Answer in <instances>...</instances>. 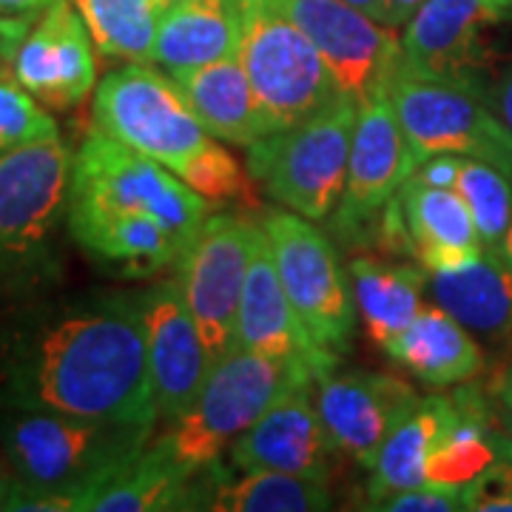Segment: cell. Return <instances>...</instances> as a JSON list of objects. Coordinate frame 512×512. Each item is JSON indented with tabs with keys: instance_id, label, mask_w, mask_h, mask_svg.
<instances>
[{
	"instance_id": "e575fe53",
	"label": "cell",
	"mask_w": 512,
	"mask_h": 512,
	"mask_svg": "<svg viewBox=\"0 0 512 512\" xmlns=\"http://www.w3.org/2000/svg\"><path fill=\"white\" fill-rule=\"evenodd\" d=\"M370 510L382 512H456L464 510L461 501V487H450V484H421L413 490L390 495L379 504H373Z\"/></svg>"
},
{
	"instance_id": "3957f363",
	"label": "cell",
	"mask_w": 512,
	"mask_h": 512,
	"mask_svg": "<svg viewBox=\"0 0 512 512\" xmlns=\"http://www.w3.org/2000/svg\"><path fill=\"white\" fill-rule=\"evenodd\" d=\"M72 157L60 137L0 154V296L55 274V237L69 222Z\"/></svg>"
},
{
	"instance_id": "2e32d148",
	"label": "cell",
	"mask_w": 512,
	"mask_h": 512,
	"mask_svg": "<svg viewBox=\"0 0 512 512\" xmlns=\"http://www.w3.org/2000/svg\"><path fill=\"white\" fill-rule=\"evenodd\" d=\"M316 387V407L336 453L365 470H373L387 436L419 404L413 384L376 370H333Z\"/></svg>"
},
{
	"instance_id": "ffe728a7",
	"label": "cell",
	"mask_w": 512,
	"mask_h": 512,
	"mask_svg": "<svg viewBox=\"0 0 512 512\" xmlns=\"http://www.w3.org/2000/svg\"><path fill=\"white\" fill-rule=\"evenodd\" d=\"M69 234L106 271L146 279L177 265L185 242L140 211H69Z\"/></svg>"
},
{
	"instance_id": "8d00e7d4",
	"label": "cell",
	"mask_w": 512,
	"mask_h": 512,
	"mask_svg": "<svg viewBox=\"0 0 512 512\" xmlns=\"http://www.w3.org/2000/svg\"><path fill=\"white\" fill-rule=\"evenodd\" d=\"M487 393H490V399L498 407V413L512 416V348L501 359V365L493 370V376L487 382Z\"/></svg>"
},
{
	"instance_id": "f546056e",
	"label": "cell",
	"mask_w": 512,
	"mask_h": 512,
	"mask_svg": "<svg viewBox=\"0 0 512 512\" xmlns=\"http://www.w3.org/2000/svg\"><path fill=\"white\" fill-rule=\"evenodd\" d=\"M83 15L97 52L109 60L154 63V43L163 20L157 0H72Z\"/></svg>"
},
{
	"instance_id": "1f68e13d",
	"label": "cell",
	"mask_w": 512,
	"mask_h": 512,
	"mask_svg": "<svg viewBox=\"0 0 512 512\" xmlns=\"http://www.w3.org/2000/svg\"><path fill=\"white\" fill-rule=\"evenodd\" d=\"M185 185H191L208 205H242L256 208L254 183L248 180L245 168L234 160L231 151H225L220 143L208 140L205 146L188 157L174 171Z\"/></svg>"
},
{
	"instance_id": "6da1fadb",
	"label": "cell",
	"mask_w": 512,
	"mask_h": 512,
	"mask_svg": "<svg viewBox=\"0 0 512 512\" xmlns=\"http://www.w3.org/2000/svg\"><path fill=\"white\" fill-rule=\"evenodd\" d=\"M0 402L154 427L140 293H89L23 316L0 342Z\"/></svg>"
},
{
	"instance_id": "f35d334b",
	"label": "cell",
	"mask_w": 512,
	"mask_h": 512,
	"mask_svg": "<svg viewBox=\"0 0 512 512\" xmlns=\"http://www.w3.org/2000/svg\"><path fill=\"white\" fill-rule=\"evenodd\" d=\"M427 0H384V26H407Z\"/></svg>"
},
{
	"instance_id": "4fadbf2b",
	"label": "cell",
	"mask_w": 512,
	"mask_h": 512,
	"mask_svg": "<svg viewBox=\"0 0 512 512\" xmlns=\"http://www.w3.org/2000/svg\"><path fill=\"white\" fill-rule=\"evenodd\" d=\"M296 26L325 57L339 89L359 106L390 89L402 63V37L393 26L345 0H279Z\"/></svg>"
},
{
	"instance_id": "ac0fdd59",
	"label": "cell",
	"mask_w": 512,
	"mask_h": 512,
	"mask_svg": "<svg viewBox=\"0 0 512 512\" xmlns=\"http://www.w3.org/2000/svg\"><path fill=\"white\" fill-rule=\"evenodd\" d=\"M140 302L157 413L160 419L174 421L197 399L211 370V356L188 311L180 279L157 282L154 288L140 293Z\"/></svg>"
},
{
	"instance_id": "f6af8a7d",
	"label": "cell",
	"mask_w": 512,
	"mask_h": 512,
	"mask_svg": "<svg viewBox=\"0 0 512 512\" xmlns=\"http://www.w3.org/2000/svg\"><path fill=\"white\" fill-rule=\"evenodd\" d=\"M493 3L501 12H512V0H493Z\"/></svg>"
},
{
	"instance_id": "30bf717a",
	"label": "cell",
	"mask_w": 512,
	"mask_h": 512,
	"mask_svg": "<svg viewBox=\"0 0 512 512\" xmlns=\"http://www.w3.org/2000/svg\"><path fill=\"white\" fill-rule=\"evenodd\" d=\"M387 94L419 163L433 154H461L493 163L512 180V131L487 94L404 72H396Z\"/></svg>"
},
{
	"instance_id": "7402d4cb",
	"label": "cell",
	"mask_w": 512,
	"mask_h": 512,
	"mask_svg": "<svg viewBox=\"0 0 512 512\" xmlns=\"http://www.w3.org/2000/svg\"><path fill=\"white\" fill-rule=\"evenodd\" d=\"M194 510L319 512L330 510L328 481L279 470H237L220 458L197 473Z\"/></svg>"
},
{
	"instance_id": "f1b7e54d",
	"label": "cell",
	"mask_w": 512,
	"mask_h": 512,
	"mask_svg": "<svg viewBox=\"0 0 512 512\" xmlns=\"http://www.w3.org/2000/svg\"><path fill=\"white\" fill-rule=\"evenodd\" d=\"M447 413V396H427L399 421V427L387 436L382 453L373 464V478L367 487V498L379 504L390 495L404 493L427 484V453L439 433Z\"/></svg>"
},
{
	"instance_id": "d4e9b609",
	"label": "cell",
	"mask_w": 512,
	"mask_h": 512,
	"mask_svg": "<svg viewBox=\"0 0 512 512\" xmlns=\"http://www.w3.org/2000/svg\"><path fill=\"white\" fill-rule=\"evenodd\" d=\"M239 26L242 0H180L163 12L154 63L177 74L237 57Z\"/></svg>"
},
{
	"instance_id": "44dd1931",
	"label": "cell",
	"mask_w": 512,
	"mask_h": 512,
	"mask_svg": "<svg viewBox=\"0 0 512 512\" xmlns=\"http://www.w3.org/2000/svg\"><path fill=\"white\" fill-rule=\"evenodd\" d=\"M416 256L427 274L458 271L484 254V242L467 202L453 188L410 177L399 191Z\"/></svg>"
},
{
	"instance_id": "74e56055",
	"label": "cell",
	"mask_w": 512,
	"mask_h": 512,
	"mask_svg": "<svg viewBox=\"0 0 512 512\" xmlns=\"http://www.w3.org/2000/svg\"><path fill=\"white\" fill-rule=\"evenodd\" d=\"M490 106H493L495 114H498L512 131V66L504 72V77L498 80V86L490 89Z\"/></svg>"
},
{
	"instance_id": "9c48e42d",
	"label": "cell",
	"mask_w": 512,
	"mask_h": 512,
	"mask_svg": "<svg viewBox=\"0 0 512 512\" xmlns=\"http://www.w3.org/2000/svg\"><path fill=\"white\" fill-rule=\"evenodd\" d=\"M265 237L274 251L276 271L291 296L293 308L319 348L336 356L348 353L356 333V296L339 251L313 220L293 211H268Z\"/></svg>"
},
{
	"instance_id": "e0dca14e",
	"label": "cell",
	"mask_w": 512,
	"mask_h": 512,
	"mask_svg": "<svg viewBox=\"0 0 512 512\" xmlns=\"http://www.w3.org/2000/svg\"><path fill=\"white\" fill-rule=\"evenodd\" d=\"M237 348L302 367L316 382H322L339 367V356L319 348L308 328L302 325L291 296L279 279L274 251L262 225L256 234L254 254L248 262L242 302H239Z\"/></svg>"
},
{
	"instance_id": "5b68a950",
	"label": "cell",
	"mask_w": 512,
	"mask_h": 512,
	"mask_svg": "<svg viewBox=\"0 0 512 512\" xmlns=\"http://www.w3.org/2000/svg\"><path fill=\"white\" fill-rule=\"evenodd\" d=\"M237 60L251 80L268 134L311 120L345 94L279 0H242Z\"/></svg>"
},
{
	"instance_id": "d6a6232c",
	"label": "cell",
	"mask_w": 512,
	"mask_h": 512,
	"mask_svg": "<svg viewBox=\"0 0 512 512\" xmlns=\"http://www.w3.org/2000/svg\"><path fill=\"white\" fill-rule=\"evenodd\" d=\"M46 137H57L55 117L12 74L0 77V154Z\"/></svg>"
},
{
	"instance_id": "484cf974",
	"label": "cell",
	"mask_w": 512,
	"mask_h": 512,
	"mask_svg": "<svg viewBox=\"0 0 512 512\" xmlns=\"http://www.w3.org/2000/svg\"><path fill=\"white\" fill-rule=\"evenodd\" d=\"M430 293L470 333L493 342L512 336V268L501 254L484 251L458 271L430 274Z\"/></svg>"
},
{
	"instance_id": "836d02e7",
	"label": "cell",
	"mask_w": 512,
	"mask_h": 512,
	"mask_svg": "<svg viewBox=\"0 0 512 512\" xmlns=\"http://www.w3.org/2000/svg\"><path fill=\"white\" fill-rule=\"evenodd\" d=\"M461 501L464 510L473 512L512 510V439L507 433H501V453L493 464L461 487Z\"/></svg>"
},
{
	"instance_id": "5bb4252c",
	"label": "cell",
	"mask_w": 512,
	"mask_h": 512,
	"mask_svg": "<svg viewBox=\"0 0 512 512\" xmlns=\"http://www.w3.org/2000/svg\"><path fill=\"white\" fill-rule=\"evenodd\" d=\"M504 15L493 0H427L404 26L399 72L490 97L484 86L487 32Z\"/></svg>"
},
{
	"instance_id": "d6986e66",
	"label": "cell",
	"mask_w": 512,
	"mask_h": 512,
	"mask_svg": "<svg viewBox=\"0 0 512 512\" xmlns=\"http://www.w3.org/2000/svg\"><path fill=\"white\" fill-rule=\"evenodd\" d=\"M333 456L336 447L313 402V384L282 396L231 444V467L237 470H279L319 481H330Z\"/></svg>"
},
{
	"instance_id": "9a60e30c",
	"label": "cell",
	"mask_w": 512,
	"mask_h": 512,
	"mask_svg": "<svg viewBox=\"0 0 512 512\" xmlns=\"http://www.w3.org/2000/svg\"><path fill=\"white\" fill-rule=\"evenodd\" d=\"M94 40L69 0L49 3L20 40L12 77L52 111L77 109L97 80Z\"/></svg>"
},
{
	"instance_id": "603a6c76",
	"label": "cell",
	"mask_w": 512,
	"mask_h": 512,
	"mask_svg": "<svg viewBox=\"0 0 512 512\" xmlns=\"http://www.w3.org/2000/svg\"><path fill=\"white\" fill-rule=\"evenodd\" d=\"M384 353L430 387L473 382L484 370V353L473 333L441 305H421Z\"/></svg>"
},
{
	"instance_id": "ee69618b",
	"label": "cell",
	"mask_w": 512,
	"mask_h": 512,
	"mask_svg": "<svg viewBox=\"0 0 512 512\" xmlns=\"http://www.w3.org/2000/svg\"><path fill=\"white\" fill-rule=\"evenodd\" d=\"M498 421H501V427H504V433L512 439V416H504V413H498Z\"/></svg>"
},
{
	"instance_id": "7a4b0ae2",
	"label": "cell",
	"mask_w": 512,
	"mask_h": 512,
	"mask_svg": "<svg viewBox=\"0 0 512 512\" xmlns=\"http://www.w3.org/2000/svg\"><path fill=\"white\" fill-rule=\"evenodd\" d=\"M151 430L0 402V453L23 484L12 510H89L111 476L151 441Z\"/></svg>"
},
{
	"instance_id": "4316f807",
	"label": "cell",
	"mask_w": 512,
	"mask_h": 512,
	"mask_svg": "<svg viewBox=\"0 0 512 512\" xmlns=\"http://www.w3.org/2000/svg\"><path fill=\"white\" fill-rule=\"evenodd\" d=\"M197 473H188L171 456L163 439L148 441L146 447L111 476V481L94 495L89 510L94 512H168L194 510Z\"/></svg>"
},
{
	"instance_id": "7bdbcfd3",
	"label": "cell",
	"mask_w": 512,
	"mask_h": 512,
	"mask_svg": "<svg viewBox=\"0 0 512 512\" xmlns=\"http://www.w3.org/2000/svg\"><path fill=\"white\" fill-rule=\"evenodd\" d=\"M498 254H501V259L512 268V225L510 231H507V237H504V242H501V251H498Z\"/></svg>"
},
{
	"instance_id": "60d3db41",
	"label": "cell",
	"mask_w": 512,
	"mask_h": 512,
	"mask_svg": "<svg viewBox=\"0 0 512 512\" xmlns=\"http://www.w3.org/2000/svg\"><path fill=\"white\" fill-rule=\"evenodd\" d=\"M55 0H0V18H37Z\"/></svg>"
},
{
	"instance_id": "b9f144b4",
	"label": "cell",
	"mask_w": 512,
	"mask_h": 512,
	"mask_svg": "<svg viewBox=\"0 0 512 512\" xmlns=\"http://www.w3.org/2000/svg\"><path fill=\"white\" fill-rule=\"evenodd\" d=\"M348 6L353 9H359V12H365L370 18H376L379 23H384V0H345Z\"/></svg>"
},
{
	"instance_id": "7c38bea8",
	"label": "cell",
	"mask_w": 512,
	"mask_h": 512,
	"mask_svg": "<svg viewBox=\"0 0 512 512\" xmlns=\"http://www.w3.org/2000/svg\"><path fill=\"white\" fill-rule=\"evenodd\" d=\"M419 157L396 117L390 94H376L359 106L350 143L348 180L339 208L333 211V231L342 239H367L382 208L416 174Z\"/></svg>"
},
{
	"instance_id": "ba28073f",
	"label": "cell",
	"mask_w": 512,
	"mask_h": 512,
	"mask_svg": "<svg viewBox=\"0 0 512 512\" xmlns=\"http://www.w3.org/2000/svg\"><path fill=\"white\" fill-rule=\"evenodd\" d=\"M94 120L109 137L177 171L211 137L174 77L148 63L109 72L94 92Z\"/></svg>"
},
{
	"instance_id": "277c9868",
	"label": "cell",
	"mask_w": 512,
	"mask_h": 512,
	"mask_svg": "<svg viewBox=\"0 0 512 512\" xmlns=\"http://www.w3.org/2000/svg\"><path fill=\"white\" fill-rule=\"evenodd\" d=\"M302 384H316L308 370L234 348L208 370L197 399L171 421L160 439L188 473H200L222 458L251 424L262 419L282 396Z\"/></svg>"
},
{
	"instance_id": "ab89813d",
	"label": "cell",
	"mask_w": 512,
	"mask_h": 512,
	"mask_svg": "<svg viewBox=\"0 0 512 512\" xmlns=\"http://www.w3.org/2000/svg\"><path fill=\"white\" fill-rule=\"evenodd\" d=\"M20 478L15 476V470L9 467V461L3 458L0 453V510H12V504H15V498L20 493Z\"/></svg>"
},
{
	"instance_id": "bcb514c9",
	"label": "cell",
	"mask_w": 512,
	"mask_h": 512,
	"mask_svg": "<svg viewBox=\"0 0 512 512\" xmlns=\"http://www.w3.org/2000/svg\"><path fill=\"white\" fill-rule=\"evenodd\" d=\"M157 3H160L163 9H168V6H174V3H180V0H157Z\"/></svg>"
},
{
	"instance_id": "4dcf8cb0",
	"label": "cell",
	"mask_w": 512,
	"mask_h": 512,
	"mask_svg": "<svg viewBox=\"0 0 512 512\" xmlns=\"http://www.w3.org/2000/svg\"><path fill=\"white\" fill-rule=\"evenodd\" d=\"M458 197L467 202L478 234L487 251L498 254L512 225V180L487 160L461 157L458 180L453 185Z\"/></svg>"
},
{
	"instance_id": "8fae6325",
	"label": "cell",
	"mask_w": 512,
	"mask_h": 512,
	"mask_svg": "<svg viewBox=\"0 0 512 512\" xmlns=\"http://www.w3.org/2000/svg\"><path fill=\"white\" fill-rule=\"evenodd\" d=\"M259 225L239 214H214L177 262L188 311L211 365L237 348V316Z\"/></svg>"
},
{
	"instance_id": "d590c367",
	"label": "cell",
	"mask_w": 512,
	"mask_h": 512,
	"mask_svg": "<svg viewBox=\"0 0 512 512\" xmlns=\"http://www.w3.org/2000/svg\"><path fill=\"white\" fill-rule=\"evenodd\" d=\"M35 18H0V77L12 74L20 40L26 37Z\"/></svg>"
},
{
	"instance_id": "8992f818",
	"label": "cell",
	"mask_w": 512,
	"mask_h": 512,
	"mask_svg": "<svg viewBox=\"0 0 512 512\" xmlns=\"http://www.w3.org/2000/svg\"><path fill=\"white\" fill-rule=\"evenodd\" d=\"M359 103L342 94L299 126L265 134L248 146V171L268 197L305 220L333 217L345 194Z\"/></svg>"
},
{
	"instance_id": "83f0119b",
	"label": "cell",
	"mask_w": 512,
	"mask_h": 512,
	"mask_svg": "<svg viewBox=\"0 0 512 512\" xmlns=\"http://www.w3.org/2000/svg\"><path fill=\"white\" fill-rule=\"evenodd\" d=\"M350 279L370 342L387 350L424 305L421 296L427 288V268L410 262H384L376 256H356L350 262Z\"/></svg>"
},
{
	"instance_id": "52a82bcc",
	"label": "cell",
	"mask_w": 512,
	"mask_h": 512,
	"mask_svg": "<svg viewBox=\"0 0 512 512\" xmlns=\"http://www.w3.org/2000/svg\"><path fill=\"white\" fill-rule=\"evenodd\" d=\"M208 202L171 168L109 137L92 131L72 157L69 211H140L151 214L188 242L208 220Z\"/></svg>"
},
{
	"instance_id": "cb8c5ba5",
	"label": "cell",
	"mask_w": 512,
	"mask_h": 512,
	"mask_svg": "<svg viewBox=\"0 0 512 512\" xmlns=\"http://www.w3.org/2000/svg\"><path fill=\"white\" fill-rule=\"evenodd\" d=\"M205 131L234 146H254L268 134L251 80L237 57L171 74Z\"/></svg>"
}]
</instances>
